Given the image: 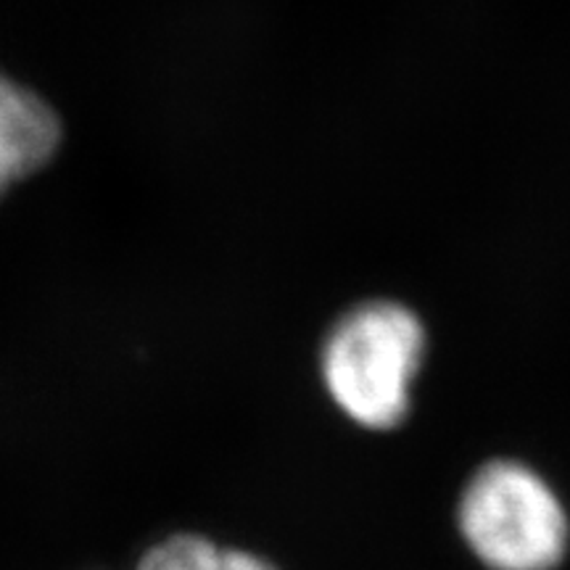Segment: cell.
Returning <instances> with one entry per match:
<instances>
[{"instance_id":"1","label":"cell","mask_w":570,"mask_h":570,"mask_svg":"<svg viewBox=\"0 0 570 570\" xmlns=\"http://www.w3.org/2000/svg\"><path fill=\"white\" fill-rule=\"evenodd\" d=\"M425 327L410 306L373 298L336 320L320 352L327 396L367 431L402 425L425 360Z\"/></svg>"},{"instance_id":"2","label":"cell","mask_w":570,"mask_h":570,"mask_svg":"<svg viewBox=\"0 0 570 570\" xmlns=\"http://www.w3.org/2000/svg\"><path fill=\"white\" fill-rule=\"evenodd\" d=\"M460 533L489 570H554L570 547V518L550 481L518 460L479 468L462 491Z\"/></svg>"},{"instance_id":"3","label":"cell","mask_w":570,"mask_h":570,"mask_svg":"<svg viewBox=\"0 0 570 570\" xmlns=\"http://www.w3.org/2000/svg\"><path fill=\"white\" fill-rule=\"evenodd\" d=\"M61 135V119L38 92L0 75V196L48 167Z\"/></svg>"},{"instance_id":"4","label":"cell","mask_w":570,"mask_h":570,"mask_svg":"<svg viewBox=\"0 0 570 570\" xmlns=\"http://www.w3.org/2000/svg\"><path fill=\"white\" fill-rule=\"evenodd\" d=\"M135 570H281L256 552L227 550L198 533H175L142 554Z\"/></svg>"}]
</instances>
